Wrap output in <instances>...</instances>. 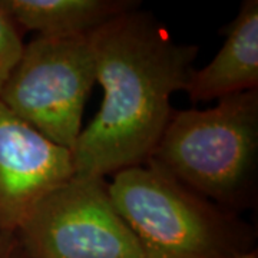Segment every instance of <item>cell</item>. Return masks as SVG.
<instances>
[{"label": "cell", "instance_id": "1", "mask_svg": "<svg viewBox=\"0 0 258 258\" xmlns=\"http://www.w3.org/2000/svg\"><path fill=\"white\" fill-rule=\"evenodd\" d=\"M101 108L72 151L75 175L105 178L147 164L185 91L198 46L175 42L149 12H125L89 36Z\"/></svg>", "mask_w": 258, "mask_h": 258}, {"label": "cell", "instance_id": "2", "mask_svg": "<svg viewBox=\"0 0 258 258\" xmlns=\"http://www.w3.org/2000/svg\"><path fill=\"white\" fill-rule=\"evenodd\" d=\"M147 164L232 212L257 201L258 89L174 111Z\"/></svg>", "mask_w": 258, "mask_h": 258}, {"label": "cell", "instance_id": "3", "mask_svg": "<svg viewBox=\"0 0 258 258\" xmlns=\"http://www.w3.org/2000/svg\"><path fill=\"white\" fill-rule=\"evenodd\" d=\"M108 191L145 258H235L254 231L238 217L149 164L113 174Z\"/></svg>", "mask_w": 258, "mask_h": 258}, {"label": "cell", "instance_id": "4", "mask_svg": "<svg viewBox=\"0 0 258 258\" xmlns=\"http://www.w3.org/2000/svg\"><path fill=\"white\" fill-rule=\"evenodd\" d=\"M95 83L88 36H36L25 45L0 102L42 137L72 152Z\"/></svg>", "mask_w": 258, "mask_h": 258}, {"label": "cell", "instance_id": "5", "mask_svg": "<svg viewBox=\"0 0 258 258\" xmlns=\"http://www.w3.org/2000/svg\"><path fill=\"white\" fill-rule=\"evenodd\" d=\"M28 258H145L105 178L72 175L46 192L15 232Z\"/></svg>", "mask_w": 258, "mask_h": 258}, {"label": "cell", "instance_id": "6", "mask_svg": "<svg viewBox=\"0 0 258 258\" xmlns=\"http://www.w3.org/2000/svg\"><path fill=\"white\" fill-rule=\"evenodd\" d=\"M72 175V152L42 137L0 102V232L15 234L33 205Z\"/></svg>", "mask_w": 258, "mask_h": 258}, {"label": "cell", "instance_id": "7", "mask_svg": "<svg viewBox=\"0 0 258 258\" xmlns=\"http://www.w3.org/2000/svg\"><path fill=\"white\" fill-rule=\"evenodd\" d=\"M225 40L210 63L194 69L185 92L192 102L220 101L258 89V2L244 0L222 28Z\"/></svg>", "mask_w": 258, "mask_h": 258}, {"label": "cell", "instance_id": "8", "mask_svg": "<svg viewBox=\"0 0 258 258\" xmlns=\"http://www.w3.org/2000/svg\"><path fill=\"white\" fill-rule=\"evenodd\" d=\"M16 26L45 37L89 36L125 12L135 0H0Z\"/></svg>", "mask_w": 258, "mask_h": 258}, {"label": "cell", "instance_id": "9", "mask_svg": "<svg viewBox=\"0 0 258 258\" xmlns=\"http://www.w3.org/2000/svg\"><path fill=\"white\" fill-rule=\"evenodd\" d=\"M25 43L16 23L0 5V93L23 55Z\"/></svg>", "mask_w": 258, "mask_h": 258}, {"label": "cell", "instance_id": "10", "mask_svg": "<svg viewBox=\"0 0 258 258\" xmlns=\"http://www.w3.org/2000/svg\"><path fill=\"white\" fill-rule=\"evenodd\" d=\"M0 258H28L12 232H0Z\"/></svg>", "mask_w": 258, "mask_h": 258}, {"label": "cell", "instance_id": "11", "mask_svg": "<svg viewBox=\"0 0 258 258\" xmlns=\"http://www.w3.org/2000/svg\"><path fill=\"white\" fill-rule=\"evenodd\" d=\"M235 258H258V251L255 248L251 249V251H247V252H244V254H241L238 257Z\"/></svg>", "mask_w": 258, "mask_h": 258}]
</instances>
